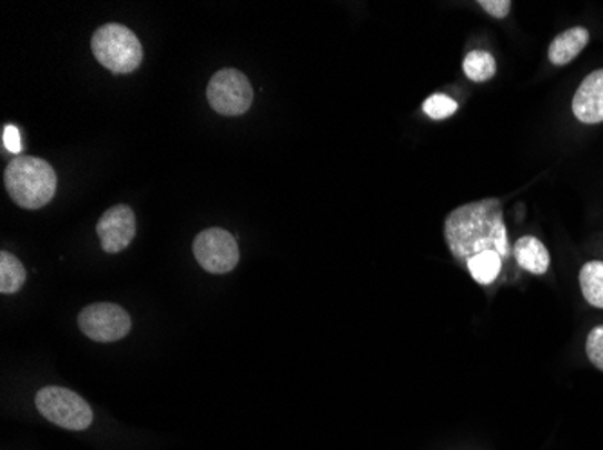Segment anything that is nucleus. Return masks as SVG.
<instances>
[{"label":"nucleus","instance_id":"7","mask_svg":"<svg viewBox=\"0 0 603 450\" xmlns=\"http://www.w3.org/2000/svg\"><path fill=\"white\" fill-rule=\"evenodd\" d=\"M78 327L91 341L115 342L129 336L132 321L120 304L95 303L78 313Z\"/></svg>","mask_w":603,"mask_h":450},{"label":"nucleus","instance_id":"1","mask_svg":"<svg viewBox=\"0 0 603 450\" xmlns=\"http://www.w3.org/2000/svg\"><path fill=\"white\" fill-rule=\"evenodd\" d=\"M445 240L452 257L463 267L484 252H497L504 261L510 260L503 202L484 199L455 208L445 219Z\"/></svg>","mask_w":603,"mask_h":450},{"label":"nucleus","instance_id":"19","mask_svg":"<svg viewBox=\"0 0 603 450\" xmlns=\"http://www.w3.org/2000/svg\"><path fill=\"white\" fill-rule=\"evenodd\" d=\"M2 141L8 152L20 153L22 150V141H20V132L14 124H6L4 133H2Z\"/></svg>","mask_w":603,"mask_h":450},{"label":"nucleus","instance_id":"13","mask_svg":"<svg viewBox=\"0 0 603 450\" xmlns=\"http://www.w3.org/2000/svg\"><path fill=\"white\" fill-rule=\"evenodd\" d=\"M580 289L587 303L603 309V261H590L582 267Z\"/></svg>","mask_w":603,"mask_h":450},{"label":"nucleus","instance_id":"6","mask_svg":"<svg viewBox=\"0 0 603 450\" xmlns=\"http://www.w3.org/2000/svg\"><path fill=\"white\" fill-rule=\"evenodd\" d=\"M194 257L206 272L228 274L239 263V246L225 229H206L194 240Z\"/></svg>","mask_w":603,"mask_h":450},{"label":"nucleus","instance_id":"12","mask_svg":"<svg viewBox=\"0 0 603 450\" xmlns=\"http://www.w3.org/2000/svg\"><path fill=\"white\" fill-rule=\"evenodd\" d=\"M506 261L498 257L497 252H484L480 257L472 258L466 263L469 276L483 287H490L503 274V267Z\"/></svg>","mask_w":603,"mask_h":450},{"label":"nucleus","instance_id":"5","mask_svg":"<svg viewBox=\"0 0 603 450\" xmlns=\"http://www.w3.org/2000/svg\"><path fill=\"white\" fill-rule=\"evenodd\" d=\"M206 98L219 114L243 116L254 103V87L237 69H223L208 83Z\"/></svg>","mask_w":603,"mask_h":450},{"label":"nucleus","instance_id":"17","mask_svg":"<svg viewBox=\"0 0 603 450\" xmlns=\"http://www.w3.org/2000/svg\"><path fill=\"white\" fill-rule=\"evenodd\" d=\"M585 351L593 362L594 368H599L603 371V324L594 327L587 336V342H585Z\"/></svg>","mask_w":603,"mask_h":450},{"label":"nucleus","instance_id":"4","mask_svg":"<svg viewBox=\"0 0 603 450\" xmlns=\"http://www.w3.org/2000/svg\"><path fill=\"white\" fill-rule=\"evenodd\" d=\"M34 403L46 420L68 431H86L95 418L91 406L80 394L60 386L40 389Z\"/></svg>","mask_w":603,"mask_h":450},{"label":"nucleus","instance_id":"11","mask_svg":"<svg viewBox=\"0 0 603 450\" xmlns=\"http://www.w3.org/2000/svg\"><path fill=\"white\" fill-rule=\"evenodd\" d=\"M513 258L517 266L530 274L544 276L550 270V251L536 237L518 238L513 247Z\"/></svg>","mask_w":603,"mask_h":450},{"label":"nucleus","instance_id":"18","mask_svg":"<svg viewBox=\"0 0 603 450\" xmlns=\"http://www.w3.org/2000/svg\"><path fill=\"white\" fill-rule=\"evenodd\" d=\"M480 6L486 13L492 14L494 19H506L512 11V2L510 0H480Z\"/></svg>","mask_w":603,"mask_h":450},{"label":"nucleus","instance_id":"3","mask_svg":"<svg viewBox=\"0 0 603 450\" xmlns=\"http://www.w3.org/2000/svg\"><path fill=\"white\" fill-rule=\"evenodd\" d=\"M92 54L115 74H129L144 62V48L129 28L106 24L92 34Z\"/></svg>","mask_w":603,"mask_h":450},{"label":"nucleus","instance_id":"2","mask_svg":"<svg viewBox=\"0 0 603 450\" xmlns=\"http://www.w3.org/2000/svg\"><path fill=\"white\" fill-rule=\"evenodd\" d=\"M4 182L11 200L24 209L43 208L57 191L53 167L37 157H17L6 168Z\"/></svg>","mask_w":603,"mask_h":450},{"label":"nucleus","instance_id":"9","mask_svg":"<svg viewBox=\"0 0 603 450\" xmlns=\"http://www.w3.org/2000/svg\"><path fill=\"white\" fill-rule=\"evenodd\" d=\"M573 114L580 123H603V69L591 72L573 98Z\"/></svg>","mask_w":603,"mask_h":450},{"label":"nucleus","instance_id":"16","mask_svg":"<svg viewBox=\"0 0 603 450\" xmlns=\"http://www.w3.org/2000/svg\"><path fill=\"white\" fill-rule=\"evenodd\" d=\"M457 109H459L457 101L452 100L451 96L445 94L431 96V98L423 103V112H425L428 118L436 119V121L452 118V116L457 112Z\"/></svg>","mask_w":603,"mask_h":450},{"label":"nucleus","instance_id":"10","mask_svg":"<svg viewBox=\"0 0 603 450\" xmlns=\"http://www.w3.org/2000/svg\"><path fill=\"white\" fill-rule=\"evenodd\" d=\"M591 34L582 26L567 29L564 33L556 34L550 46V62L556 67H564L573 62L580 52L584 51L590 43Z\"/></svg>","mask_w":603,"mask_h":450},{"label":"nucleus","instance_id":"15","mask_svg":"<svg viewBox=\"0 0 603 450\" xmlns=\"http://www.w3.org/2000/svg\"><path fill=\"white\" fill-rule=\"evenodd\" d=\"M463 71H465L468 80L475 81V83H484V81L492 80L495 77L497 62L488 51L477 49V51H469L466 54Z\"/></svg>","mask_w":603,"mask_h":450},{"label":"nucleus","instance_id":"14","mask_svg":"<svg viewBox=\"0 0 603 450\" xmlns=\"http://www.w3.org/2000/svg\"><path fill=\"white\" fill-rule=\"evenodd\" d=\"M26 278L28 274L19 258L8 251L0 252V292L2 294L19 292L24 287Z\"/></svg>","mask_w":603,"mask_h":450},{"label":"nucleus","instance_id":"8","mask_svg":"<svg viewBox=\"0 0 603 450\" xmlns=\"http://www.w3.org/2000/svg\"><path fill=\"white\" fill-rule=\"evenodd\" d=\"M103 251L116 254L130 246L136 237V214L129 206L107 209L97 226Z\"/></svg>","mask_w":603,"mask_h":450}]
</instances>
